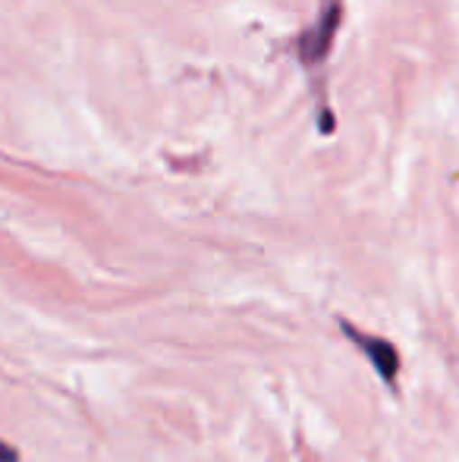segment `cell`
Segmentation results:
<instances>
[{
    "instance_id": "6da1fadb",
    "label": "cell",
    "mask_w": 459,
    "mask_h": 462,
    "mask_svg": "<svg viewBox=\"0 0 459 462\" xmlns=\"http://www.w3.org/2000/svg\"><path fill=\"white\" fill-rule=\"evenodd\" d=\"M337 23H340V4L337 0H327L321 19L312 25V29L302 32V38H299V57H302L306 67H318V63H325L334 35H337Z\"/></svg>"
},
{
    "instance_id": "7a4b0ae2",
    "label": "cell",
    "mask_w": 459,
    "mask_h": 462,
    "mask_svg": "<svg viewBox=\"0 0 459 462\" xmlns=\"http://www.w3.org/2000/svg\"><path fill=\"white\" fill-rule=\"evenodd\" d=\"M340 328H344V334L349 337V340H353V346H359L362 353L368 356L372 368L378 371V374L384 377L387 383L397 381V374H399V353H397V346H393L390 340H384V337L362 334V330L349 328L346 321H340Z\"/></svg>"
},
{
    "instance_id": "3957f363",
    "label": "cell",
    "mask_w": 459,
    "mask_h": 462,
    "mask_svg": "<svg viewBox=\"0 0 459 462\" xmlns=\"http://www.w3.org/2000/svg\"><path fill=\"white\" fill-rule=\"evenodd\" d=\"M19 459V453L13 450V447H6L4 440H0V462H16Z\"/></svg>"
}]
</instances>
